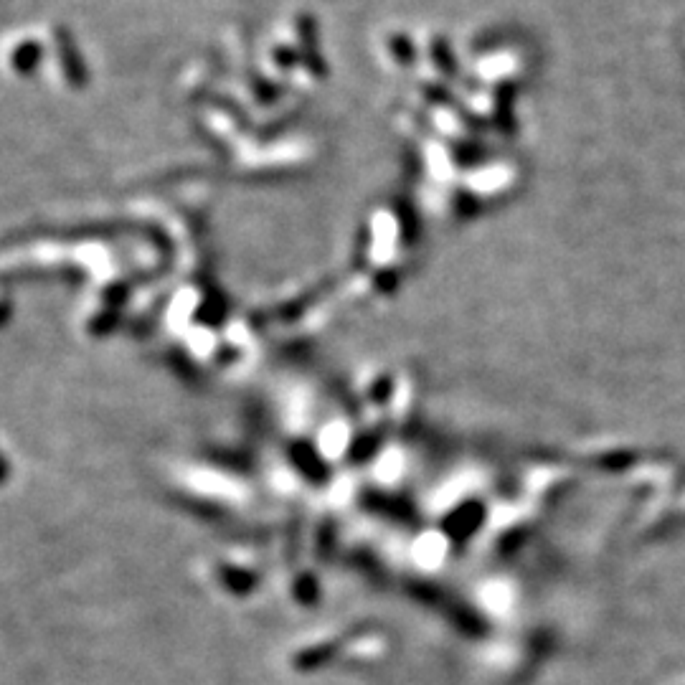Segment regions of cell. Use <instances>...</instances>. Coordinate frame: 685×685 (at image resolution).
Instances as JSON below:
<instances>
[{
    "instance_id": "obj_1",
    "label": "cell",
    "mask_w": 685,
    "mask_h": 685,
    "mask_svg": "<svg viewBox=\"0 0 685 685\" xmlns=\"http://www.w3.org/2000/svg\"><path fill=\"white\" fill-rule=\"evenodd\" d=\"M480 521H483V508H480L477 503H465V505H460V508L447 518V521H444V531L455 538H465V536H470L477 526H480Z\"/></svg>"
}]
</instances>
